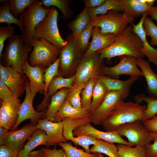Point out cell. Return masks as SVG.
I'll return each mask as SVG.
<instances>
[{"label": "cell", "instance_id": "cell-1", "mask_svg": "<svg viewBox=\"0 0 157 157\" xmlns=\"http://www.w3.org/2000/svg\"><path fill=\"white\" fill-rule=\"evenodd\" d=\"M143 47L141 40L133 32V26L130 25L117 36L115 41L111 45L97 51L101 59H106L108 61L113 58L125 55L143 58L144 56L140 50Z\"/></svg>", "mask_w": 157, "mask_h": 157}, {"label": "cell", "instance_id": "cell-2", "mask_svg": "<svg viewBox=\"0 0 157 157\" xmlns=\"http://www.w3.org/2000/svg\"><path fill=\"white\" fill-rule=\"evenodd\" d=\"M147 106L136 102L120 101L102 125L106 131L116 130L123 124L136 120H145L144 114Z\"/></svg>", "mask_w": 157, "mask_h": 157}, {"label": "cell", "instance_id": "cell-3", "mask_svg": "<svg viewBox=\"0 0 157 157\" xmlns=\"http://www.w3.org/2000/svg\"><path fill=\"white\" fill-rule=\"evenodd\" d=\"M32 47L26 44L21 37L15 34L10 38L5 50L2 52L1 64L13 67L24 74L23 66L27 60L28 54L32 51Z\"/></svg>", "mask_w": 157, "mask_h": 157}, {"label": "cell", "instance_id": "cell-4", "mask_svg": "<svg viewBox=\"0 0 157 157\" xmlns=\"http://www.w3.org/2000/svg\"><path fill=\"white\" fill-rule=\"evenodd\" d=\"M58 13L55 7L50 8L49 14L35 28L33 39L45 40L61 50L66 44L67 42L62 38L58 30Z\"/></svg>", "mask_w": 157, "mask_h": 157}, {"label": "cell", "instance_id": "cell-5", "mask_svg": "<svg viewBox=\"0 0 157 157\" xmlns=\"http://www.w3.org/2000/svg\"><path fill=\"white\" fill-rule=\"evenodd\" d=\"M134 21L135 19L128 17L123 13L113 10L90 18V22L94 27H100L101 34L112 33L116 36L122 33L129 24Z\"/></svg>", "mask_w": 157, "mask_h": 157}, {"label": "cell", "instance_id": "cell-6", "mask_svg": "<svg viewBox=\"0 0 157 157\" xmlns=\"http://www.w3.org/2000/svg\"><path fill=\"white\" fill-rule=\"evenodd\" d=\"M30 45L33 49L28 61L32 67L46 68L54 63L59 57L60 50L45 40L33 39Z\"/></svg>", "mask_w": 157, "mask_h": 157}, {"label": "cell", "instance_id": "cell-7", "mask_svg": "<svg viewBox=\"0 0 157 157\" xmlns=\"http://www.w3.org/2000/svg\"><path fill=\"white\" fill-rule=\"evenodd\" d=\"M50 9L43 7L40 0H36L20 16L24 28L21 36L26 44L31 45L35 28L49 14Z\"/></svg>", "mask_w": 157, "mask_h": 157}, {"label": "cell", "instance_id": "cell-8", "mask_svg": "<svg viewBox=\"0 0 157 157\" xmlns=\"http://www.w3.org/2000/svg\"><path fill=\"white\" fill-rule=\"evenodd\" d=\"M67 43L60 50L59 71L60 75L65 78L71 77V73L76 71L83 54L77 46L72 33L65 40Z\"/></svg>", "mask_w": 157, "mask_h": 157}, {"label": "cell", "instance_id": "cell-9", "mask_svg": "<svg viewBox=\"0 0 157 157\" xmlns=\"http://www.w3.org/2000/svg\"><path fill=\"white\" fill-rule=\"evenodd\" d=\"M104 65L103 60L97 51L82 58L76 69L74 84H86L91 79L98 77Z\"/></svg>", "mask_w": 157, "mask_h": 157}, {"label": "cell", "instance_id": "cell-10", "mask_svg": "<svg viewBox=\"0 0 157 157\" xmlns=\"http://www.w3.org/2000/svg\"><path fill=\"white\" fill-rule=\"evenodd\" d=\"M129 94L117 90L109 91L100 104L90 113L91 123L102 125L115 108L118 103L126 98Z\"/></svg>", "mask_w": 157, "mask_h": 157}, {"label": "cell", "instance_id": "cell-11", "mask_svg": "<svg viewBox=\"0 0 157 157\" xmlns=\"http://www.w3.org/2000/svg\"><path fill=\"white\" fill-rule=\"evenodd\" d=\"M142 123L141 120H136L119 126L116 131L121 136L126 138L133 146L145 145L150 143L154 138Z\"/></svg>", "mask_w": 157, "mask_h": 157}, {"label": "cell", "instance_id": "cell-12", "mask_svg": "<svg viewBox=\"0 0 157 157\" xmlns=\"http://www.w3.org/2000/svg\"><path fill=\"white\" fill-rule=\"evenodd\" d=\"M119 61L115 66L108 67L104 65L100 72V75L114 78L122 75H127L130 77L143 76L142 72L137 67L135 58L128 55L118 57Z\"/></svg>", "mask_w": 157, "mask_h": 157}, {"label": "cell", "instance_id": "cell-13", "mask_svg": "<svg viewBox=\"0 0 157 157\" xmlns=\"http://www.w3.org/2000/svg\"><path fill=\"white\" fill-rule=\"evenodd\" d=\"M29 81L27 79L25 82L26 94L23 102L21 104L17 122L12 130L14 131L23 121L30 119V123L36 125L38 120L44 118L47 110L38 112L35 110L33 106V101L36 96L31 93L28 84Z\"/></svg>", "mask_w": 157, "mask_h": 157}, {"label": "cell", "instance_id": "cell-14", "mask_svg": "<svg viewBox=\"0 0 157 157\" xmlns=\"http://www.w3.org/2000/svg\"><path fill=\"white\" fill-rule=\"evenodd\" d=\"M0 76L14 96L19 98L25 91V76L13 67L0 63Z\"/></svg>", "mask_w": 157, "mask_h": 157}, {"label": "cell", "instance_id": "cell-15", "mask_svg": "<svg viewBox=\"0 0 157 157\" xmlns=\"http://www.w3.org/2000/svg\"><path fill=\"white\" fill-rule=\"evenodd\" d=\"M0 109V126L11 131L18 117L21 103L19 98L14 96L1 102Z\"/></svg>", "mask_w": 157, "mask_h": 157}, {"label": "cell", "instance_id": "cell-16", "mask_svg": "<svg viewBox=\"0 0 157 157\" xmlns=\"http://www.w3.org/2000/svg\"><path fill=\"white\" fill-rule=\"evenodd\" d=\"M73 134L74 136H76L84 135H89L98 139L110 143H117L133 147L124 140L116 130L110 132L101 131L95 128L90 123L78 126L73 131Z\"/></svg>", "mask_w": 157, "mask_h": 157}, {"label": "cell", "instance_id": "cell-17", "mask_svg": "<svg viewBox=\"0 0 157 157\" xmlns=\"http://www.w3.org/2000/svg\"><path fill=\"white\" fill-rule=\"evenodd\" d=\"M36 128L44 130L46 133L47 141L46 148L51 145L56 146L60 142L67 140L63 135V125L62 122H54L43 118L39 119L36 125Z\"/></svg>", "mask_w": 157, "mask_h": 157}, {"label": "cell", "instance_id": "cell-18", "mask_svg": "<svg viewBox=\"0 0 157 157\" xmlns=\"http://www.w3.org/2000/svg\"><path fill=\"white\" fill-rule=\"evenodd\" d=\"M45 68L40 66H31L27 60L22 68V71L28 78L29 86L32 93L36 95L37 93L44 94L45 91L44 74Z\"/></svg>", "mask_w": 157, "mask_h": 157}, {"label": "cell", "instance_id": "cell-19", "mask_svg": "<svg viewBox=\"0 0 157 157\" xmlns=\"http://www.w3.org/2000/svg\"><path fill=\"white\" fill-rule=\"evenodd\" d=\"M37 129L36 126L30 123L25 124L19 130L9 131L5 144L19 152L24 147L26 141L30 138Z\"/></svg>", "mask_w": 157, "mask_h": 157}, {"label": "cell", "instance_id": "cell-20", "mask_svg": "<svg viewBox=\"0 0 157 157\" xmlns=\"http://www.w3.org/2000/svg\"><path fill=\"white\" fill-rule=\"evenodd\" d=\"M148 15V12L144 13L137 24H134L132 23L131 24L133 26V32L139 36L143 43V47L140 49V51L148 57L149 62L157 66V49L152 47L148 42L147 36L143 27L144 20Z\"/></svg>", "mask_w": 157, "mask_h": 157}, {"label": "cell", "instance_id": "cell-21", "mask_svg": "<svg viewBox=\"0 0 157 157\" xmlns=\"http://www.w3.org/2000/svg\"><path fill=\"white\" fill-rule=\"evenodd\" d=\"M123 13L128 17L135 19L147 12L154 6V0H121Z\"/></svg>", "mask_w": 157, "mask_h": 157}, {"label": "cell", "instance_id": "cell-22", "mask_svg": "<svg viewBox=\"0 0 157 157\" xmlns=\"http://www.w3.org/2000/svg\"><path fill=\"white\" fill-rule=\"evenodd\" d=\"M100 28L98 26L94 27L93 29L92 39L89 46L82 58L97 51L105 48L111 45L116 39L117 36L112 33L106 35L101 34Z\"/></svg>", "mask_w": 157, "mask_h": 157}, {"label": "cell", "instance_id": "cell-23", "mask_svg": "<svg viewBox=\"0 0 157 157\" xmlns=\"http://www.w3.org/2000/svg\"><path fill=\"white\" fill-rule=\"evenodd\" d=\"M135 60L146 80L148 92L151 97L157 99V74L153 71L149 63L143 58H135Z\"/></svg>", "mask_w": 157, "mask_h": 157}, {"label": "cell", "instance_id": "cell-24", "mask_svg": "<svg viewBox=\"0 0 157 157\" xmlns=\"http://www.w3.org/2000/svg\"><path fill=\"white\" fill-rule=\"evenodd\" d=\"M90 116V113L88 111L83 108L78 109L74 108L66 100L55 115L53 122H62L65 118L76 119L89 117Z\"/></svg>", "mask_w": 157, "mask_h": 157}, {"label": "cell", "instance_id": "cell-25", "mask_svg": "<svg viewBox=\"0 0 157 157\" xmlns=\"http://www.w3.org/2000/svg\"><path fill=\"white\" fill-rule=\"evenodd\" d=\"M47 134L43 129L38 128L33 132L23 148L19 152L18 157H28L36 147L40 145L46 146Z\"/></svg>", "mask_w": 157, "mask_h": 157}, {"label": "cell", "instance_id": "cell-26", "mask_svg": "<svg viewBox=\"0 0 157 157\" xmlns=\"http://www.w3.org/2000/svg\"><path fill=\"white\" fill-rule=\"evenodd\" d=\"M98 78L104 83L108 91H122L129 94L131 86L139 78L138 76L130 77L126 80H122L100 75Z\"/></svg>", "mask_w": 157, "mask_h": 157}, {"label": "cell", "instance_id": "cell-27", "mask_svg": "<svg viewBox=\"0 0 157 157\" xmlns=\"http://www.w3.org/2000/svg\"><path fill=\"white\" fill-rule=\"evenodd\" d=\"M69 90V89L62 88L51 97V102L44 114V118L54 122L55 115L66 100V96Z\"/></svg>", "mask_w": 157, "mask_h": 157}, {"label": "cell", "instance_id": "cell-28", "mask_svg": "<svg viewBox=\"0 0 157 157\" xmlns=\"http://www.w3.org/2000/svg\"><path fill=\"white\" fill-rule=\"evenodd\" d=\"M90 17L87 11V8L83 9L67 25V28L72 31L75 40L79 34L90 22Z\"/></svg>", "mask_w": 157, "mask_h": 157}, {"label": "cell", "instance_id": "cell-29", "mask_svg": "<svg viewBox=\"0 0 157 157\" xmlns=\"http://www.w3.org/2000/svg\"><path fill=\"white\" fill-rule=\"evenodd\" d=\"M111 10L123 12L121 0H105L103 4L98 7L87 8L88 13L90 18L99 15L106 14Z\"/></svg>", "mask_w": 157, "mask_h": 157}, {"label": "cell", "instance_id": "cell-30", "mask_svg": "<svg viewBox=\"0 0 157 157\" xmlns=\"http://www.w3.org/2000/svg\"><path fill=\"white\" fill-rule=\"evenodd\" d=\"M0 1L1 3L0 7V23H5L8 25L15 24L19 27L22 33L24 28L21 18L19 17L17 19L12 14L8 0H3Z\"/></svg>", "mask_w": 157, "mask_h": 157}, {"label": "cell", "instance_id": "cell-31", "mask_svg": "<svg viewBox=\"0 0 157 157\" xmlns=\"http://www.w3.org/2000/svg\"><path fill=\"white\" fill-rule=\"evenodd\" d=\"M42 6L46 8L55 7L58 8L62 14V19L66 20L71 18L74 15L72 10L70 7L72 1L70 0H41Z\"/></svg>", "mask_w": 157, "mask_h": 157}, {"label": "cell", "instance_id": "cell-32", "mask_svg": "<svg viewBox=\"0 0 157 157\" xmlns=\"http://www.w3.org/2000/svg\"><path fill=\"white\" fill-rule=\"evenodd\" d=\"M108 91L105 85L98 78L93 88L90 114L100 104Z\"/></svg>", "mask_w": 157, "mask_h": 157}, {"label": "cell", "instance_id": "cell-33", "mask_svg": "<svg viewBox=\"0 0 157 157\" xmlns=\"http://www.w3.org/2000/svg\"><path fill=\"white\" fill-rule=\"evenodd\" d=\"M117 153L120 157H147L145 145H140L134 147L118 144Z\"/></svg>", "mask_w": 157, "mask_h": 157}, {"label": "cell", "instance_id": "cell-34", "mask_svg": "<svg viewBox=\"0 0 157 157\" xmlns=\"http://www.w3.org/2000/svg\"><path fill=\"white\" fill-rule=\"evenodd\" d=\"M91 153L104 154L109 157H120L117 153V148L114 143L98 139L96 143L90 148Z\"/></svg>", "mask_w": 157, "mask_h": 157}, {"label": "cell", "instance_id": "cell-35", "mask_svg": "<svg viewBox=\"0 0 157 157\" xmlns=\"http://www.w3.org/2000/svg\"><path fill=\"white\" fill-rule=\"evenodd\" d=\"M134 99L140 103L143 101L147 103L144 114L145 120L150 119L157 114V99L141 94L135 96Z\"/></svg>", "mask_w": 157, "mask_h": 157}, {"label": "cell", "instance_id": "cell-36", "mask_svg": "<svg viewBox=\"0 0 157 157\" xmlns=\"http://www.w3.org/2000/svg\"><path fill=\"white\" fill-rule=\"evenodd\" d=\"M85 84L83 83H75L69 89L66 98L69 104L73 107L78 109L82 108L81 94L84 88Z\"/></svg>", "mask_w": 157, "mask_h": 157}, {"label": "cell", "instance_id": "cell-37", "mask_svg": "<svg viewBox=\"0 0 157 157\" xmlns=\"http://www.w3.org/2000/svg\"><path fill=\"white\" fill-rule=\"evenodd\" d=\"M98 77L93 78L86 84L81 94L82 107L90 112L94 87Z\"/></svg>", "mask_w": 157, "mask_h": 157}, {"label": "cell", "instance_id": "cell-38", "mask_svg": "<svg viewBox=\"0 0 157 157\" xmlns=\"http://www.w3.org/2000/svg\"><path fill=\"white\" fill-rule=\"evenodd\" d=\"M94 27L90 22L81 31L75 40L77 47L83 55L89 46V39L92 36Z\"/></svg>", "mask_w": 157, "mask_h": 157}, {"label": "cell", "instance_id": "cell-39", "mask_svg": "<svg viewBox=\"0 0 157 157\" xmlns=\"http://www.w3.org/2000/svg\"><path fill=\"white\" fill-rule=\"evenodd\" d=\"M36 0H9L11 12L17 19Z\"/></svg>", "mask_w": 157, "mask_h": 157}, {"label": "cell", "instance_id": "cell-40", "mask_svg": "<svg viewBox=\"0 0 157 157\" xmlns=\"http://www.w3.org/2000/svg\"><path fill=\"white\" fill-rule=\"evenodd\" d=\"M58 144L65 152L67 157H97V153L89 154L74 147L71 144L60 142Z\"/></svg>", "mask_w": 157, "mask_h": 157}, {"label": "cell", "instance_id": "cell-41", "mask_svg": "<svg viewBox=\"0 0 157 157\" xmlns=\"http://www.w3.org/2000/svg\"><path fill=\"white\" fill-rule=\"evenodd\" d=\"M98 139L92 136L84 135L77 136H74L70 138V140L76 145H79L82 147L85 150V152L89 154H91L90 148L91 145H94L96 143Z\"/></svg>", "mask_w": 157, "mask_h": 157}, {"label": "cell", "instance_id": "cell-42", "mask_svg": "<svg viewBox=\"0 0 157 157\" xmlns=\"http://www.w3.org/2000/svg\"><path fill=\"white\" fill-rule=\"evenodd\" d=\"M143 27L146 36L151 38L150 43L152 46H157V26L151 18L146 16Z\"/></svg>", "mask_w": 157, "mask_h": 157}, {"label": "cell", "instance_id": "cell-43", "mask_svg": "<svg viewBox=\"0 0 157 157\" xmlns=\"http://www.w3.org/2000/svg\"><path fill=\"white\" fill-rule=\"evenodd\" d=\"M60 60L59 57L54 63L45 69L44 74V80L45 86V91L44 94V96L47 94V88L51 81L54 77L60 75Z\"/></svg>", "mask_w": 157, "mask_h": 157}, {"label": "cell", "instance_id": "cell-44", "mask_svg": "<svg viewBox=\"0 0 157 157\" xmlns=\"http://www.w3.org/2000/svg\"><path fill=\"white\" fill-rule=\"evenodd\" d=\"M15 28L11 25L4 26L0 28V57L1 56L4 46V43L8 38L14 35Z\"/></svg>", "mask_w": 157, "mask_h": 157}, {"label": "cell", "instance_id": "cell-45", "mask_svg": "<svg viewBox=\"0 0 157 157\" xmlns=\"http://www.w3.org/2000/svg\"><path fill=\"white\" fill-rule=\"evenodd\" d=\"M154 142L145 145L147 157H157V134L151 133Z\"/></svg>", "mask_w": 157, "mask_h": 157}, {"label": "cell", "instance_id": "cell-46", "mask_svg": "<svg viewBox=\"0 0 157 157\" xmlns=\"http://www.w3.org/2000/svg\"><path fill=\"white\" fill-rule=\"evenodd\" d=\"M42 151L45 157H67V154L62 148L56 149V146L53 149L42 147L40 149Z\"/></svg>", "mask_w": 157, "mask_h": 157}, {"label": "cell", "instance_id": "cell-47", "mask_svg": "<svg viewBox=\"0 0 157 157\" xmlns=\"http://www.w3.org/2000/svg\"><path fill=\"white\" fill-rule=\"evenodd\" d=\"M19 153L6 144L0 146V157H18Z\"/></svg>", "mask_w": 157, "mask_h": 157}, {"label": "cell", "instance_id": "cell-48", "mask_svg": "<svg viewBox=\"0 0 157 157\" xmlns=\"http://www.w3.org/2000/svg\"><path fill=\"white\" fill-rule=\"evenodd\" d=\"M142 122L149 132L157 134V114L151 118Z\"/></svg>", "mask_w": 157, "mask_h": 157}, {"label": "cell", "instance_id": "cell-49", "mask_svg": "<svg viewBox=\"0 0 157 157\" xmlns=\"http://www.w3.org/2000/svg\"><path fill=\"white\" fill-rule=\"evenodd\" d=\"M13 96L9 89L0 78V99L1 102Z\"/></svg>", "mask_w": 157, "mask_h": 157}, {"label": "cell", "instance_id": "cell-50", "mask_svg": "<svg viewBox=\"0 0 157 157\" xmlns=\"http://www.w3.org/2000/svg\"><path fill=\"white\" fill-rule=\"evenodd\" d=\"M105 0H83L85 7L87 8L98 7L103 4Z\"/></svg>", "mask_w": 157, "mask_h": 157}, {"label": "cell", "instance_id": "cell-51", "mask_svg": "<svg viewBox=\"0 0 157 157\" xmlns=\"http://www.w3.org/2000/svg\"><path fill=\"white\" fill-rule=\"evenodd\" d=\"M8 130L3 127L0 126V145L5 144Z\"/></svg>", "mask_w": 157, "mask_h": 157}, {"label": "cell", "instance_id": "cell-52", "mask_svg": "<svg viewBox=\"0 0 157 157\" xmlns=\"http://www.w3.org/2000/svg\"><path fill=\"white\" fill-rule=\"evenodd\" d=\"M148 15L151 16V18L157 22V6H153L148 11Z\"/></svg>", "mask_w": 157, "mask_h": 157}, {"label": "cell", "instance_id": "cell-53", "mask_svg": "<svg viewBox=\"0 0 157 157\" xmlns=\"http://www.w3.org/2000/svg\"><path fill=\"white\" fill-rule=\"evenodd\" d=\"M28 157H45L42 151L40 149L33 151L30 154Z\"/></svg>", "mask_w": 157, "mask_h": 157}, {"label": "cell", "instance_id": "cell-54", "mask_svg": "<svg viewBox=\"0 0 157 157\" xmlns=\"http://www.w3.org/2000/svg\"><path fill=\"white\" fill-rule=\"evenodd\" d=\"M97 157H104L101 153H97Z\"/></svg>", "mask_w": 157, "mask_h": 157}, {"label": "cell", "instance_id": "cell-55", "mask_svg": "<svg viewBox=\"0 0 157 157\" xmlns=\"http://www.w3.org/2000/svg\"><path fill=\"white\" fill-rule=\"evenodd\" d=\"M155 1L156 2V3L157 4V0H156Z\"/></svg>", "mask_w": 157, "mask_h": 157}]
</instances>
